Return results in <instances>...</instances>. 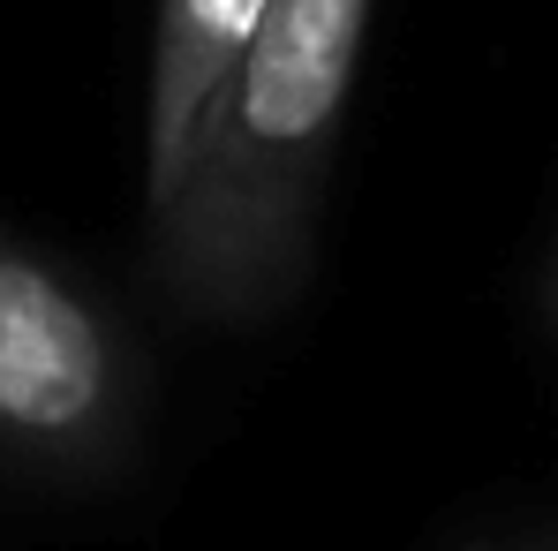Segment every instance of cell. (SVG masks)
<instances>
[{"mask_svg":"<svg viewBox=\"0 0 558 551\" xmlns=\"http://www.w3.org/2000/svg\"><path fill=\"white\" fill-rule=\"evenodd\" d=\"M371 0H272L250 53L211 92L174 189L151 212L159 279L204 325L279 318L317 257Z\"/></svg>","mask_w":558,"mask_h":551,"instance_id":"obj_1","label":"cell"},{"mask_svg":"<svg viewBox=\"0 0 558 551\" xmlns=\"http://www.w3.org/2000/svg\"><path fill=\"white\" fill-rule=\"evenodd\" d=\"M144 431V356L92 287L0 227V454L61 476H121Z\"/></svg>","mask_w":558,"mask_h":551,"instance_id":"obj_2","label":"cell"},{"mask_svg":"<svg viewBox=\"0 0 558 551\" xmlns=\"http://www.w3.org/2000/svg\"><path fill=\"white\" fill-rule=\"evenodd\" d=\"M272 0H159L151 23V84H144V204L159 212V196L174 189L189 136L204 121L211 92L227 84V69L250 53L257 23Z\"/></svg>","mask_w":558,"mask_h":551,"instance_id":"obj_3","label":"cell"},{"mask_svg":"<svg viewBox=\"0 0 558 551\" xmlns=\"http://www.w3.org/2000/svg\"><path fill=\"white\" fill-rule=\"evenodd\" d=\"M551 325H558V250H551Z\"/></svg>","mask_w":558,"mask_h":551,"instance_id":"obj_4","label":"cell"}]
</instances>
